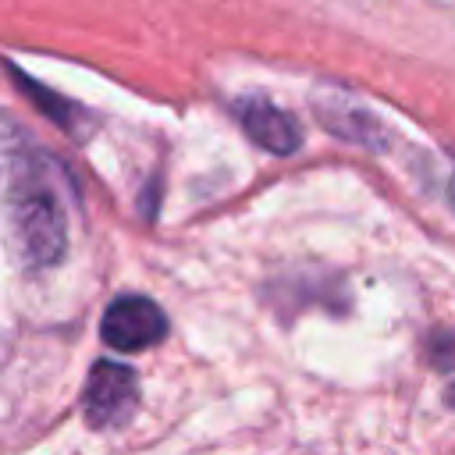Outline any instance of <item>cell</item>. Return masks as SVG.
<instances>
[{"mask_svg":"<svg viewBox=\"0 0 455 455\" xmlns=\"http://www.w3.org/2000/svg\"><path fill=\"white\" fill-rule=\"evenodd\" d=\"M316 110H320V121L327 132H334L338 139L345 142H355V146H370V149H380L384 146V128L377 124V117L352 103L348 96L341 92H327L316 100Z\"/></svg>","mask_w":455,"mask_h":455,"instance_id":"cell-5","label":"cell"},{"mask_svg":"<svg viewBox=\"0 0 455 455\" xmlns=\"http://www.w3.org/2000/svg\"><path fill=\"white\" fill-rule=\"evenodd\" d=\"M100 334L114 352H142L164 341L167 316L164 309L146 295H121L107 306L100 320Z\"/></svg>","mask_w":455,"mask_h":455,"instance_id":"cell-2","label":"cell"},{"mask_svg":"<svg viewBox=\"0 0 455 455\" xmlns=\"http://www.w3.org/2000/svg\"><path fill=\"white\" fill-rule=\"evenodd\" d=\"M82 405H85V419L100 430L107 427H121L132 419L135 405H139V384H135V373L124 366V363H114V359H100L85 380V395H82Z\"/></svg>","mask_w":455,"mask_h":455,"instance_id":"cell-3","label":"cell"},{"mask_svg":"<svg viewBox=\"0 0 455 455\" xmlns=\"http://www.w3.org/2000/svg\"><path fill=\"white\" fill-rule=\"evenodd\" d=\"M235 117H238L242 132H245L256 146H263L267 153L288 156V153H295V149L302 146V124H299L288 110L274 107L270 100H259V96L238 100V103H235Z\"/></svg>","mask_w":455,"mask_h":455,"instance_id":"cell-4","label":"cell"},{"mask_svg":"<svg viewBox=\"0 0 455 455\" xmlns=\"http://www.w3.org/2000/svg\"><path fill=\"white\" fill-rule=\"evenodd\" d=\"M430 359L441 370H455V331H444L430 341Z\"/></svg>","mask_w":455,"mask_h":455,"instance_id":"cell-6","label":"cell"},{"mask_svg":"<svg viewBox=\"0 0 455 455\" xmlns=\"http://www.w3.org/2000/svg\"><path fill=\"white\" fill-rule=\"evenodd\" d=\"M448 405H451V409H455V384H451V387H448Z\"/></svg>","mask_w":455,"mask_h":455,"instance_id":"cell-8","label":"cell"},{"mask_svg":"<svg viewBox=\"0 0 455 455\" xmlns=\"http://www.w3.org/2000/svg\"><path fill=\"white\" fill-rule=\"evenodd\" d=\"M0 164H4L11 242L21 263L32 270L53 267L68 245L64 199L57 192L53 164L46 160V153L32 146V139H21L14 128H7V139L0 146Z\"/></svg>","mask_w":455,"mask_h":455,"instance_id":"cell-1","label":"cell"},{"mask_svg":"<svg viewBox=\"0 0 455 455\" xmlns=\"http://www.w3.org/2000/svg\"><path fill=\"white\" fill-rule=\"evenodd\" d=\"M448 199H451V206H455V174H451V181H448Z\"/></svg>","mask_w":455,"mask_h":455,"instance_id":"cell-7","label":"cell"}]
</instances>
